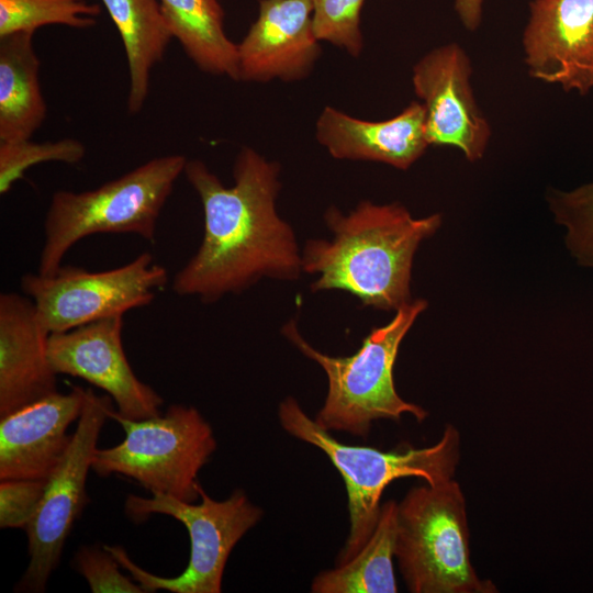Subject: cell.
Listing matches in <instances>:
<instances>
[{"label": "cell", "instance_id": "obj_18", "mask_svg": "<svg viewBox=\"0 0 593 593\" xmlns=\"http://www.w3.org/2000/svg\"><path fill=\"white\" fill-rule=\"evenodd\" d=\"M33 32L0 37V141L30 139L46 116Z\"/></svg>", "mask_w": 593, "mask_h": 593}, {"label": "cell", "instance_id": "obj_21", "mask_svg": "<svg viewBox=\"0 0 593 593\" xmlns=\"http://www.w3.org/2000/svg\"><path fill=\"white\" fill-rule=\"evenodd\" d=\"M398 533V503L381 505L377 526L361 549L348 561L321 571L312 581L313 593H395L393 558Z\"/></svg>", "mask_w": 593, "mask_h": 593}, {"label": "cell", "instance_id": "obj_9", "mask_svg": "<svg viewBox=\"0 0 593 593\" xmlns=\"http://www.w3.org/2000/svg\"><path fill=\"white\" fill-rule=\"evenodd\" d=\"M167 282L166 268L144 251L128 264L104 271L61 265L51 276L29 272L21 277L20 287L53 334L146 306Z\"/></svg>", "mask_w": 593, "mask_h": 593}, {"label": "cell", "instance_id": "obj_12", "mask_svg": "<svg viewBox=\"0 0 593 593\" xmlns=\"http://www.w3.org/2000/svg\"><path fill=\"white\" fill-rule=\"evenodd\" d=\"M123 316L49 334L47 356L57 374L81 378L104 390L130 419L160 415L161 396L133 372L122 345Z\"/></svg>", "mask_w": 593, "mask_h": 593}, {"label": "cell", "instance_id": "obj_2", "mask_svg": "<svg viewBox=\"0 0 593 593\" xmlns=\"http://www.w3.org/2000/svg\"><path fill=\"white\" fill-rule=\"evenodd\" d=\"M324 220L333 238L310 239L302 251L303 271L317 275L312 291H346L385 311L412 301L413 257L439 228L440 214L416 219L400 203L361 201L348 214L331 206Z\"/></svg>", "mask_w": 593, "mask_h": 593}, {"label": "cell", "instance_id": "obj_22", "mask_svg": "<svg viewBox=\"0 0 593 593\" xmlns=\"http://www.w3.org/2000/svg\"><path fill=\"white\" fill-rule=\"evenodd\" d=\"M99 14L100 7L86 0H0V37L51 24L87 29Z\"/></svg>", "mask_w": 593, "mask_h": 593}, {"label": "cell", "instance_id": "obj_6", "mask_svg": "<svg viewBox=\"0 0 593 593\" xmlns=\"http://www.w3.org/2000/svg\"><path fill=\"white\" fill-rule=\"evenodd\" d=\"M395 558L412 593H495L470 561L466 499L454 479L411 489L398 503Z\"/></svg>", "mask_w": 593, "mask_h": 593}, {"label": "cell", "instance_id": "obj_20", "mask_svg": "<svg viewBox=\"0 0 593 593\" xmlns=\"http://www.w3.org/2000/svg\"><path fill=\"white\" fill-rule=\"evenodd\" d=\"M167 24L187 56L204 72L238 80V51L224 30L219 0H159Z\"/></svg>", "mask_w": 593, "mask_h": 593}, {"label": "cell", "instance_id": "obj_26", "mask_svg": "<svg viewBox=\"0 0 593 593\" xmlns=\"http://www.w3.org/2000/svg\"><path fill=\"white\" fill-rule=\"evenodd\" d=\"M74 564L93 593H149L119 571V562L103 546H81Z\"/></svg>", "mask_w": 593, "mask_h": 593}, {"label": "cell", "instance_id": "obj_7", "mask_svg": "<svg viewBox=\"0 0 593 593\" xmlns=\"http://www.w3.org/2000/svg\"><path fill=\"white\" fill-rule=\"evenodd\" d=\"M110 418L123 427L125 437L114 447L96 449L91 469L98 475H125L152 493L184 502L200 497L198 474L216 450V439L195 407L172 404L164 415L145 419L112 410Z\"/></svg>", "mask_w": 593, "mask_h": 593}, {"label": "cell", "instance_id": "obj_4", "mask_svg": "<svg viewBox=\"0 0 593 593\" xmlns=\"http://www.w3.org/2000/svg\"><path fill=\"white\" fill-rule=\"evenodd\" d=\"M426 307L422 299L400 306L388 324L372 328L360 348L347 357L318 351L303 338L294 321L284 324V337L326 373L327 394L314 418L321 427L367 437L377 419L399 422L403 414L417 422L427 417L426 410L399 395L393 377L399 347Z\"/></svg>", "mask_w": 593, "mask_h": 593}, {"label": "cell", "instance_id": "obj_1", "mask_svg": "<svg viewBox=\"0 0 593 593\" xmlns=\"http://www.w3.org/2000/svg\"><path fill=\"white\" fill-rule=\"evenodd\" d=\"M279 172L277 163L249 147L235 158L231 187L202 160H187L183 174L200 198L204 232L195 254L174 276L176 294L212 303L262 278L300 277L302 253L294 231L276 210Z\"/></svg>", "mask_w": 593, "mask_h": 593}, {"label": "cell", "instance_id": "obj_25", "mask_svg": "<svg viewBox=\"0 0 593 593\" xmlns=\"http://www.w3.org/2000/svg\"><path fill=\"white\" fill-rule=\"evenodd\" d=\"M365 0H312L313 26L318 41L344 48L353 57L362 49L360 12Z\"/></svg>", "mask_w": 593, "mask_h": 593}, {"label": "cell", "instance_id": "obj_17", "mask_svg": "<svg viewBox=\"0 0 593 593\" xmlns=\"http://www.w3.org/2000/svg\"><path fill=\"white\" fill-rule=\"evenodd\" d=\"M425 116L424 104L416 101L398 115L374 122L326 107L316 122V137L334 158L378 161L405 170L429 146Z\"/></svg>", "mask_w": 593, "mask_h": 593}, {"label": "cell", "instance_id": "obj_27", "mask_svg": "<svg viewBox=\"0 0 593 593\" xmlns=\"http://www.w3.org/2000/svg\"><path fill=\"white\" fill-rule=\"evenodd\" d=\"M47 479H9L0 483V527L26 528L43 497Z\"/></svg>", "mask_w": 593, "mask_h": 593}, {"label": "cell", "instance_id": "obj_16", "mask_svg": "<svg viewBox=\"0 0 593 593\" xmlns=\"http://www.w3.org/2000/svg\"><path fill=\"white\" fill-rule=\"evenodd\" d=\"M48 336L32 299L0 294V417L58 391Z\"/></svg>", "mask_w": 593, "mask_h": 593}, {"label": "cell", "instance_id": "obj_24", "mask_svg": "<svg viewBox=\"0 0 593 593\" xmlns=\"http://www.w3.org/2000/svg\"><path fill=\"white\" fill-rule=\"evenodd\" d=\"M86 155V146L75 138L35 143L30 139L0 141V193L5 194L24 177L25 171L37 164L58 161L78 164Z\"/></svg>", "mask_w": 593, "mask_h": 593}, {"label": "cell", "instance_id": "obj_10", "mask_svg": "<svg viewBox=\"0 0 593 593\" xmlns=\"http://www.w3.org/2000/svg\"><path fill=\"white\" fill-rule=\"evenodd\" d=\"M113 410L110 395L85 389V401L70 444L49 474L38 508L25 528L30 561L18 589L43 592L58 566L65 541L89 499L86 481L100 432Z\"/></svg>", "mask_w": 593, "mask_h": 593}, {"label": "cell", "instance_id": "obj_28", "mask_svg": "<svg viewBox=\"0 0 593 593\" xmlns=\"http://www.w3.org/2000/svg\"><path fill=\"white\" fill-rule=\"evenodd\" d=\"M454 7L461 24L470 32L477 31L482 22L483 0H455Z\"/></svg>", "mask_w": 593, "mask_h": 593}, {"label": "cell", "instance_id": "obj_19", "mask_svg": "<svg viewBox=\"0 0 593 593\" xmlns=\"http://www.w3.org/2000/svg\"><path fill=\"white\" fill-rule=\"evenodd\" d=\"M115 24L127 60V111L138 113L148 96L153 67L174 38L159 0H101Z\"/></svg>", "mask_w": 593, "mask_h": 593}, {"label": "cell", "instance_id": "obj_5", "mask_svg": "<svg viewBox=\"0 0 593 593\" xmlns=\"http://www.w3.org/2000/svg\"><path fill=\"white\" fill-rule=\"evenodd\" d=\"M186 163L179 154L159 156L96 189L55 191L45 214L37 272L55 273L68 250L90 235L127 233L154 240L160 212Z\"/></svg>", "mask_w": 593, "mask_h": 593}, {"label": "cell", "instance_id": "obj_8", "mask_svg": "<svg viewBox=\"0 0 593 593\" xmlns=\"http://www.w3.org/2000/svg\"><path fill=\"white\" fill-rule=\"evenodd\" d=\"M201 502L193 504L174 496L153 493V497L130 494L125 513L134 522H142L153 514L171 516L187 528L191 551L187 568L177 577L155 575L136 566L121 546L103 545L128 571L133 580L149 593L167 590L172 593H220L227 559L238 540L262 517V510L253 504L243 490H235L230 497L216 501L202 486Z\"/></svg>", "mask_w": 593, "mask_h": 593}, {"label": "cell", "instance_id": "obj_15", "mask_svg": "<svg viewBox=\"0 0 593 593\" xmlns=\"http://www.w3.org/2000/svg\"><path fill=\"white\" fill-rule=\"evenodd\" d=\"M0 422V479H47L65 455L68 427L81 414L85 389L70 385Z\"/></svg>", "mask_w": 593, "mask_h": 593}, {"label": "cell", "instance_id": "obj_14", "mask_svg": "<svg viewBox=\"0 0 593 593\" xmlns=\"http://www.w3.org/2000/svg\"><path fill=\"white\" fill-rule=\"evenodd\" d=\"M318 42L312 0H259L257 19L237 44L238 80L304 78L321 54Z\"/></svg>", "mask_w": 593, "mask_h": 593}, {"label": "cell", "instance_id": "obj_3", "mask_svg": "<svg viewBox=\"0 0 593 593\" xmlns=\"http://www.w3.org/2000/svg\"><path fill=\"white\" fill-rule=\"evenodd\" d=\"M278 417L288 434L322 450L344 480L349 532L336 564L353 558L372 535L381 511V495L390 483L416 477L429 485L440 484L454 479L459 463L460 436L450 424L429 447L407 446L383 451L339 443L311 418L293 396H287L279 404Z\"/></svg>", "mask_w": 593, "mask_h": 593}, {"label": "cell", "instance_id": "obj_23", "mask_svg": "<svg viewBox=\"0 0 593 593\" xmlns=\"http://www.w3.org/2000/svg\"><path fill=\"white\" fill-rule=\"evenodd\" d=\"M547 200L556 222L567 228L571 255L580 265L593 268V182L571 191L552 189Z\"/></svg>", "mask_w": 593, "mask_h": 593}, {"label": "cell", "instance_id": "obj_13", "mask_svg": "<svg viewBox=\"0 0 593 593\" xmlns=\"http://www.w3.org/2000/svg\"><path fill=\"white\" fill-rule=\"evenodd\" d=\"M522 44L532 78L593 90V0H533Z\"/></svg>", "mask_w": 593, "mask_h": 593}, {"label": "cell", "instance_id": "obj_11", "mask_svg": "<svg viewBox=\"0 0 593 593\" xmlns=\"http://www.w3.org/2000/svg\"><path fill=\"white\" fill-rule=\"evenodd\" d=\"M472 66L458 43L433 48L413 67L415 94L425 107L429 146L459 149L471 163L488 148L492 130L470 82Z\"/></svg>", "mask_w": 593, "mask_h": 593}]
</instances>
